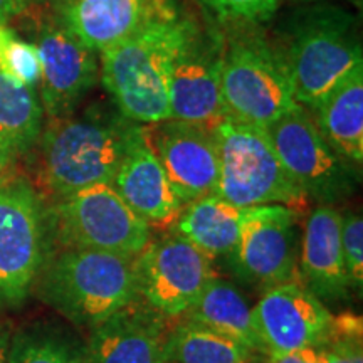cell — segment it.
Wrapping results in <instances>:
<instances>
[{
	"instance_id": "6da1fadb",
	"label": "cell",
	"mask_w": 363,
	"mask_h": 363,
	"mask_svg": "<svg viewBox=\"0 0 363 363\" xmlns=\"http://www.w3.org/2000/svg\"><path fill=\"white\" fill-rule=\"evenodd\" d=\"M143 126L120 111L51 118L39 136V180L54 201L98 184H111Z\"/></svg>"
},
{
	"instance_id": "7a4b0ae2",
	"label": "cell",
	"mask_w": 363,
	"mask_h": 363,
	"mask_svg": "<svg viewBox=\"0 0 363 363\" xmlns=\"http://www.w3.org/2000/svg\"><path fill=\"white\" fill-rule=\"evenodd\" d=\"M190 22L163 17L101 52L99 74L116 110L136 125L170 120V76Z\"/></svg>"
},
{
	"instance_id": "3957f363",
	"label": "cell",
	"mask_w": 363,
	"mask_h": 363,
	"mask_svg": "<svg viewBox=\"0 0 363 363\" xmlns=\"http://www.w3.org/2000/svg\"><path fill=\"white\" fill-rule=\"evenodd\" d=\"M35 288L40 299L59 315L93 330L140 298L136 257L59 249L48 257Z\"/></svg>"
},
{
	"instance_id": "277c9868",
	"label": "cell",
	"mask_w": 363,
	"mask_h": 363,
	"mask_svg": "<svg viewBox=\"0 0 363 363\" xmlns=\"http://www.w3.org/2000/svg\"><path fill=\"white\" fill-rule=\"evenodd\" d=\"M212 133L219 152L216 195L239 207L286 206L296 211L308 201L259 126L224 118L212 126Z\"/></svg>"
},
{
	"instance_id": "5b68a950",
	"label": "cell",
	"mask_w": 363,
	"mask_h": 363,
	"mask_svg": "<svg viewBox=\"0 0 363 363\" xmlns=\"http://www.w3.org/2000/svg\"><path fill=\"white\" fill-rule=\"evenodd\" d=\"M298 104L313 111L353 69L362 66L357 24L337 9L313 11L298 24L286 52H281Z\"/></svg>"
},
{
	"instance_id": "8992f818",
	"label": "cell",
	"mask_w": 363,
	"mask_h": 363,
	"mask_svg": "<svg viewBox=\"0 0 363 363\" xmlns=\"http://www.w3.org/2000/svg\"><path fill=\"white\" fill-rule=\"evenodd\" d=\"M44 199L24 177L0 182V303L19 306L52 252Z\"/></svg>"
},
{
	"instance_id": "52a82bcc",
	"label": "cell",
	"mask_w": 363,
	"mask_h": 363,
	"mask_svg": "<svg viewBox=\"0 0 363 363\" xmlns=\"http://www.w3.org/2000/svg\"><path fill=\"white\" fill-rule=\"evenodd\" d=\"M52 244L136 257L152 240V225L135 214L111 184H98L48 207Z\"/></svg>"
},
{
	"instance_id": "ba28073f",
	"label": "cell",
	"mask_w": 363,
	"mask_h": 363,
	"mask_svg": "<svg viewBox=\"0 0 363 363\" xmlns=\"http://www.w3.org/2000/svg\"><path fill=\"white\" fill-rule=\"evenodd\" d=\"M222 99L227 118L259 126L296 106L283 54L257 35H234L222 52Z\"/></svg>"
},
{
	"instance_id": "9c48e42d",
	"label": "cell",
	"mask_w": 363,
	"mask_h": 363,
	"mask_svg": "<svg viewBox=\"0 0 363 363\" xmlns=\"http://www.w3.org/2000/svg\"><path fill=\"white\" fill-rule=\"evenodd\" d=\"M264 131L289 175L306 199L320 206H335L355 192V163L340 155L315 123L306 108L296 104Z\"/></svg>"
},
{
	"instance_id": "30bf717a",
	"label": "cell",
	"mask_w": 363,
	"mask_h": 363,
	"mask_svg": "<svg viewBox=\"0 0 363 363\" xmlns=\"http://www.w3.org/2000/svg\"><path fill=\"white\" fill-rule=\"evenodd\" d=\"M216 276L211 257L175 233L136 256L138 296L169 321L184 318Z\"/></svg>"
},
{
	"instance_id": "8fae6325",
	"label": "cell",
	"mask_w": 363,
	"mask_h": 363,
	"mask_svg": "<svg viewBox=\"0 0 363 363\" xmlns=\"http://www.w3.org/2000/svg\"><path fill=\"white\" fill-rule=\"evenodd\" d=\"M299 211L286 206H264L240 235L229 254L230 264L242 279L262 289L299 281Z\"/></svg>"
},
{
	"instance_id": "7c38bea8",
	"label": "cell",
	"mask_w": 363,
	"mask_h": 363,
	"mask_svg": "<svg viewBox=\"0 0 363 363\" xmlns=\"http://www.w3.org/2000/svg\"><path fill=\"white\" fill-rule=\"evenodd\" d=\"M264 353L320 348L330 338L333 313L299 281L264 289L252 306Z\"/></svg>"
},
{
	"instance_id": "4fadbf2b",
	"label": "cell",
	"mask_w": 363,
	"mask_h": 363,
	"mask_svg": "<svg viewBox=\"0 0 363 363\" xmlns=\"http://www.w3.org/2000/svg\"><path fill=\"white\" fill-rule=\"evenodd\" d=\"M220 39L190 24L170 76V120L212 128L227 118L222 99Z\"/></svg>"
},
{
	"instance_id": "5bb4252c",
	"label": "cell",
	"mask_w": 363,
	"mask_h": 363,
	"mask_svg": "<svg viewBox=\"0 0 363 363\" xmlns=\"http://www.w3.org/2000/svg\"><path fill=\"white\" fill-rule=\"evenodd\" d=\"M40 104L49 118L69 116L99 78L98 52L81 43L61 22L39 34Z\"/></svg>"
},
{
	"instance_id": "9a60e30c",
	"label": "cell",
	"mask_w": 363,
	"mask_h": 363,
	"mask_svg": "<svg viewBox=\"0 0 363 363\" xmlns=\"http://www.w3.org/2000/svg\"><path fill=\"white\" fill-rule=\"evenodd\" d=\"M158 125L148 140L182 206L214 194L219 152L212 128L175 120Z\"/></svg>"
},
{
	"instance_id": "2e32d148",
	"label": "cell",
	"mask_w": 363,
	"mask_h": 363,
	"mask_svg": "<svg viewBox=\"0 0 363 363\" xmlns=\"http://www.w3.org/2000/svg\"><path fill=\"white\" fill-rule=\"evenodd\" d=\"M57 22L101 54L152 21L174 17L170 0H57Z\"/></svg>"
},
{
	"instance_id": "e0dca14e",
	"label": "cell",
	"mask_w": 363,
	"mask_h": 363,
	"mask_svg": "<svg viewBox=\"0 0 363 363\" xmlns=\"http://www.w3.org/2000/svg\"><path fill=\"white\" fill-rule=\"evenodd\" d=\"M170 328L138 298L89 330L86 363H163Z\"/></svg>"
},
{
	"instance_id": "ac0fdd59",
	"label": "cell",
	"mask_w": 363,
	"mask_h": 363,
	"mask_svg": "<svg viewBox=\"0 0 363 363\" xmlns=\"http://www.w3.org/2000/svg\"><path fill=\"white\" fill-rule=\"evenodd\" d=\"M342 212L318 206L305 222L299 249L301 283L323 303H342L350 296V281L340 239Z\"/></svg>"
},
{
	"instance_id": "d6986e66",
	"label": "cell",
	"mask_w": 363,
	"mask_h": 363,
	"mask_svg": "<svg viewBox=\"0 0 363 363\" xmlns=\"http://www.w3.org/2000/svg\"><path fill=\"white\" fill-rule=\"evenodd\" d=\"M111 185L126 206L150 225L169 224L184 208L145 128L131 143Z\"/></svg>"
},
{
	"instance_id": "ffe728a7",
	"label": "cell",
	"mask_w": 363,
	"mask_h": 363,
	"mask_svg": "<svg viewBox=\"0 0 363 363\" xmlns=\"http://www.w3.org/2000/svg\"><path fill=\"white\" fill-rule=\"evenodd\" d=\"M262 207H239L216 194L203 195L182 208L174 233L187 239L206 256H229L238 246L246 225L261 214Z\"/></svg>"
},
{
	"instance_id": "44dd1931",
	"label": "cell",
	"mask_w": 363,
	"mask_h": 363,
	"mask_svg": "<svg viewBox=\"0 0 363 363\" xmlns=\"http://www.w3.org/2000/svg\"><path fill=\"white\" fill-rule=\"evenodd\" d=\"M326 142L348 162H363V66L330 91L310 111Z\"/></svg>"
},
{
	"instance_id": "7402d4cb",
	"label": "cell",
	"mask_w": 363,
	"mask_h": 363,
	"mask_svg": "<svg viewBox=\"0 0 363 363\" xmlns=\"http://www.w3.org/2000/svg\"><path fill=\"white\" fill-rule=\"evenodd\" d=\"M184 320L194 321L246 345L254 353H264L254 326L252 306L238 286L216 276L197 301L189 308Z\"/></svg>"
},
{
	"instance_id": "603a6c76",
	"label": "cell",
	"mask_w": 363,
	"mask_h": 363,
	"mask_svg": "<svg viewBox=\"0 0 363 363\" xmlns=\"http://www.w3.org/2000/svg\"><path fill=\"white\" fill-rule=\"evenodd\" d=\"M44 128V110L34 88L0 69V143L17 155L30 152Z\"/></svg>"
},
{
	"instance_id": "cb8c5ba5",
	"label": "cell",
	"mask_w": 363,
	"mask_h": 363,
	"mask_svg": "<svg viewBox=\"0 0 363 363\" xmlns=\"http://www.w3.org/2000/svg\"><path fill=\"white\" fill-rule=\"evenodd\" d=\"M246 345L194 321L172 326L163 363H246L254 358Z\"/></svg>"
},
{
	"instance_id": "d4e9b609",
	"label": "cell",
	"mask_w": 363,
	"mask_h": 363,
	"mask_svg": "<svg viewBox=\"0 0 363 363\" xmlns=\"http://www.w3.org/2000/svg\"><path fill=\"white\" fill-rule=\"evenodd\" d=\"M7 363H86V352L65 331L38 325L13 335Z\"/></svg>"
},
{
	"instance_id": "484cf974",
	"label": "cell",
	"mask_w": 363,
	"mask_h": 363,
	"mask_svg": "<svg viewBox=\"0 0 363 363\" xmlns=\"http://www.w3.org/2000/svg\"><path fill=\"white\" fill-rule=\"evenodd\" d=\"M0 69L19 83L35 88L40 79V57L38 48L9 33L0 49Z\"/></svg>"
},
{
	"instance_id": "4316f807",
	"label": "cell",
	"mask_w": 363,
	"mask_h": 363,
	"mask_svg": "<svg viewBox=\"0 0 363 363\" xmlns=\"http://www.w3.org/2000/svg\"><path fill=\"white\" fill-rule=\"evenodd\" d=\"M340 239H342L343 261L347 267L350 289L362 294L363 288V219L362 214L348 211L342 214L340 224Z\"/></svg>"
},
{
	"instance_id": "83f0119b",
	"label": "cell",
	"mask_w": 363,
	"mask_h": 363,
	"mask_svg": "<svg viewBox=\"0 0 363 363\" xmlns=\"http://www.w3.org/2000/svg\"><path fill=\"white\" fill-rule=\"evenodd\" d=\"M222 19L230 22H261L269 19L281 0H206Z\"/></svg>"
},
{
	"instance_id": "f1b7e54d",
	"label": "cell",
	"mask_w": 363,
	"mask_h": 363,
	"mask_svg": "<svg viewBox=\"0 0 363 363\" xmlns=\"http://www.w3.org/2000/svg\"><path fill=\"white\" fill-rule=\"evenodd\" d=\"M363 340H330L315 348L318 363H363Z\"/></svg>"
},
{
	"instance_id": "f546056e",
	"label": "cell",
	"mask_w": 363,
	"mask_h": 363,
	"mask_svg": "<svg viewBox=\"0 0 363 363\" xmlns=\"http://www.w3.org/2000/svg\"><path fill=\"white\" fill-rule=\"evenodd\" d=\"M264 363H318L315 348L288 352V353H266Z\"/></svg>"
},
{
	"instance_id": "4dcf8cb0",
	"label": "cell",
	"mask_w": 363,
	"mask_h": 363,
	"mask_svg": "<svg viewBox=\"0 0 363 363\" xmlns=\"http://www.w3.org/2000/svg\"><path fill=\"white\" fill-rule=\"evenodd\" d=\"M17 158H19V155L13 150L9 148L7 145L0 143V182L9 179V174H11Z\"/></svg>"
},
{
	"instance_id": "1f68e13d",
	"label": "cell",
	"mask_w": 363,
	"mask_h": 363,
	"mask_svg": "<svg viewBox=\"0 0 363 363\" xmlns=\"http://www.w3.org/2000/svg\"><path fill=\"white\" fill-rule=\"evenodd\" d=\"M12 331L7 325L0 323V363L9 362V348H11Z\"/></svg>"
},
{
	"instance_id": "d6a6232c",
	"label": "cell",
	"mask_w": 363,
	"mask_h": 363,
	"mask_svg": "<svg viewBox=\"0 0 363 363\" xmlns=\"http://www.w3.org/2000/svg\"><path fill=\"white\" fill-rule=\"evenodd\" d=\"M21 12L16 0H0V26H4L12 16Z\"/></svg>"
},
{
	"instance_id": "836d02e7",
	"label": "cell",
	"mask_w": 363,
	"mask_h": 363,
	"mask_svg": "<svg viewBox=\"0 0 363 363\" xmlns=\"http://www.w3.org/2000/svg\"><path fill=\"white\" fill-rule=\"evenodd\" d=\"M7 35V29H4V26H0V49H2V44H4V39H6Z\"/></svg>"
},
{
	"instance_id": "e575fe53",
	"label": "cell",
	"mask_w": 363,
	"mask_h": 363,
	"mask_svg": "<svg viewBox=\"0 0 363 363\" xmlns=\"http://www.w3.org/2000/svg\"><path fill=\"white\" fill-rule=\"evenodd\" d=\"M16 2H17V6H19V7H21V11H22V9H24V7L27 6V4H30V2H38V0H16Z\"/></svg>"
},
{
	"instance_id": "d590c367",
	"label": "cell",
	"mask_w": 363,
	"mask_h": 363,
	"mask_svg": "<svg viewBox=\"0 0 363 363\" xmlns=\"http://www.w3.org/2000/svg\"><path fill=\"white\" fill-rule=\"evenodd\" d=\"M246 363H264V360H259V358L254 357V358H251V360L246 362Z\"/></svg>"
}]
</instances>
